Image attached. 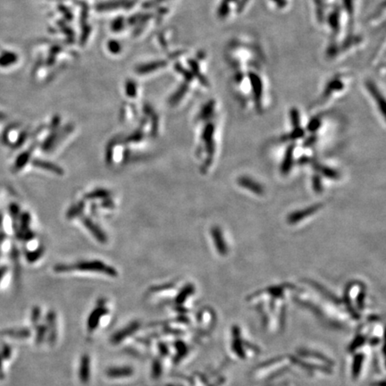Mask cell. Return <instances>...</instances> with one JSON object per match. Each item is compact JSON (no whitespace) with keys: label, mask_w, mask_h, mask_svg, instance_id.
Returning a JSON list of instances; mask_svg holds the SVG:
<instances>
[{"label":"cell","mask_w":386,"mask_h":386,"mask_svg":"<svg viewBox=\"0 0 386 386\" xmlns=\"http://www.w3.org/2000/svg\"><path fill=\"white\" fill-rule=\"evenodd\" d=\"M78 269L82 270H91V271H98L100 273H105L110 275H115V270L113 268H109L106 266L104 263L99 261H90V262L79 263L76 266Z\"/></svg>","instance_id":"1"},{"label":"cell","mask_w":386,"mask_h":386,"mask_svg":"<svg viewBox=\"0 0 386 386\" xmlns=\"http://www.w3.org/2000/svg\"><path fill=\"white\" fill-rule=\"evenodd\" d=\"M135 5L134 0H118V1H110L106 3H101L97 5L98 11L114 10L118 8H132Z\"/></svg>","instance_id":"2"},{"label":"cell","mask_w":386,"mask_h":386,"mask_svg":"<svg viewBox=\"0 0 386 386\" xmlns=\"http://www.w3.org/2000/svg\"><path fill=\"white\" fill-rule=\"evenodd\" d=\"M250 81L252 84L253 96L255 102L258 108H260L261 106V98H262L263 84L261 78L259 77L255 73H251L250 75Z\"/></svg>","instance_id":"3"},{"label":"cell","mask_w":386,"mask_h":386,"mask_svg":"<svg viewBox=\"0 0 386 386\" xmlns=\"http://www.w3.org/2000/svg\"><path fill=\"white\" fill-rule=\"evenodd\" d=\"M214 130L215 129L213 124H207L202 134V139L205 141L206 152L209 157L208 159H212V156L214 155V139H213Z\"/></svg>","instance_id":"4"},{"label":"cell","mask_w":386,"mask_h":386,"mask_svg":"<svg viewBox=\"0 0 386 386\" xmlns=\"http://www.w3.org/2000/svg\"><path fill=\"white\" fill-rule=\"evenodd\" d=\"M366 88H367L368 92L370 93L371 95L374 97L376 103L378 105V107L380 108L382 114L385 115V113H386V111H385V109H386V101H385L384 97L380 94V91H378L376 84L373 82H367L366 83Z\"/></svg>","instance_id":"5"},{"label":"cell","mask_w":386,"mask_h":386,"mask_svg":"<svg viewBox=\"0 0 386 386\" xmlns=\"http://www.w3.org/2000/svg\"><path fill=\"white\" fill-rule=\"evenodd\" d=\"M212 238L216 244L217 251L221 255H226L227 253V246L226 242L224 240V237L222 234L221 231L219 230L218 227H213L211 231Z\"/></svg>","instance_id":"6"},{"label":"cell","mask_w":386,"mask_h":386,"mask_svg":"<svg viewBox=\"0 0 386 386\" xmlns=\"http://www.w3.org/2000/svg\"><path fill=\"white\" fill-rule=\"evenodd\" d=\"M319 205H318V206H310V207H308V208H306V209H304V210L295 212V213L292 214L291 216H289V222L292 223V224L297 223V222L301 220V219H303L305 217L312 215L315 212L318 211V208H319Z\"/></svg>","instance_id":"7"},{"label":"cell","mask_w":386,"mask_h":386,"mask_svg":"<svg viewBox=\"0 0 386 386\" xmlns=\"http://www.w3.org/2000/svg\"><path fill=\"white\" fill-rule=\"evenodd\" d=\"M239 183L240 185L246 188L248 190L252 191L256 194L261 195L263 193V188L260 184H258L256 182L247 178V177H241L239 179Z\"/></svg>","instance_id":"8"},{"label":"cell","mask_w":386,"mask_h":386,"mask_svg":"<svg viewBox=\"0 0 386 386\" xmlns=\"http://www.w3.org/2000/svg\"><path fill=\"white\" fill-rule=\"evenodd\" d=\"M344 87V84L341 82V80H339L338 78H334L331 80L329 83H327L325 90H324V97L328 98L331 96L334 91H341Z\"/></svg>","instance_id":"9"},{"label":"cell","mask_w":386,"mask_h":386,"mask_svg":"<svg viewBox=\"0 0 386 386\" xmlns=\"http://www.w3.org/2000/svg\"><path fill=\"white\" fill-rule=\"evenodd\" d=\"M294 146L291 145L287 149V151L285 153V157L283 161V165H282V173L283 175H287L289 171L292 167L293 165V159H294Z\"/></svg>","instance_id":"10"},{"label":"cell","mask_w":386,"mask_h":386,"mask_svg":"<svg viewBox=\"0 0 386 386\" xmlns=\"http://www.w3.org/2000/svg\"><path fill=\"white\" fill-rule=\"evenodd\" d=\"M166 66V62L165 61H155V62L149 63L144 66H141L137 68V72L140 73V74H145V73H149V72H153L157 69H159L162 67Z\"/></svg>","instance_id":"11"},{"label":"cell","mask_w":386,"mask_h":386,"mask_svg":"<svg viewBox=\"0 0 386 386\" xmlns=\"http://www.w3.org/2000/svg\"><path fill=\"white\" fill-rule=\"evenodd\" d=\"M34 165H36L38 167H42L46 170H50L54 173H56L57 175H62L63 171L60 167H58L57 165L52 164V163H48V162H45V161H41V160H36L33 162Z\"/></svg>","instance_id":"12"},{"label":"cell","mask_w":386,"mask_h":386,"mask_svg":"<svg viewBox=\"0 0 386 386\" xmlns=\"http://www.w3.org/2000/svg\"><path fill=\"white\" fill-rule=\"evenodd\" d=\"M233 2H235V0H223L222 1L221 4L219 5V7H218V10H217L218 16L221 19H225L228 16V13L230 12V8H231L230 5Z\"/></svg>","instance_id":"13"},{"label":"cell","mask_w":386,"mask_h":386,"mask_svg":"<svg viewBox=\"0 0 386 386\" xmlns=\"http://www.w3.org/2000/svg\"><path fill=\"white\" fill-rule=\"evenodd\" d=\"M83 224L85 225V227H87L89 228V230L91 232L94 233L95 237H97L99 241H105L106 240V236H105L103 232H101L95 225H93L91 220H89L88 218H85V219H83Z\"/></svg>","instance_id":"14"},{"label":"cell","mask_w":386,"mask_h":386,"mask_svg":"<svg viewBox=\"0 0 386 386\" xmlns=\"http://www.w3.org/2000/svg\"><path fill=\"white\" fill-rule=\"evenodd\" d=\"M133 374V370L129 367H120V368H112L108 370V375L111 377H121V376H130Z\"/></svg>","instance_id":"15"},{"label":"cell","mask_w":386,"mask_h":386,"mask_svg":"<svg viewBox=\"0 0 386 386\" xmlns=\"http://www.w3.org/2000/svg\"><path fill=\"white\" fill-rule=\"evenodd\" d=\"M90 375V361L87 356L83 357L81 365V378L83 381H87Z\"/></svg>","instance_id":"16"},{"label":"cell","mask_w":386,"mask_h":386,"mask_svg":"<svg viewBox=\"0 0 386 386\" xmlns=\"http://www.w3.org/2000/svg\"><path fill=\"white\" fill-rule=\"evenodd\" d=\"M187 90H188V86H187L186 84L182 85V87H181L180 89L174 94V96L171 98L170 103L173 104V105L178 103V102L180 101L181 98L184 96V94H185L186 91H187Z\"/></svg>","instance_id":"17"},{"label":"cell","mask_w":386,"mask_h":386,"mask_svg":"<svg viewBox=\"0 0 386 386\" xmlns=\"http://www.w3.org/2000/svg\"><path fill=\"white\" fill-rule=\"evenodd\" d=\"M317 169L321 172L323 175H325L326 177H329V178H332V179H337L338 176H339L337 172H335V170L328 168V167H325V166L318 165V166H317Z\"/></svg>","instance_id":"18"},{"label":"cell","mask_w":386,"mask_h":386,"mask_svg":"<svg viewBox=\"0 0 386 386\" xmlns=\"http://www.w3.org/2000/svg\"><path fill=\"white\" fill-rule=\"evenodd\" d=\"M213 110H214V102L211 101V102L206 104L204 108L202 109V112L201 114V118H208L211 115V114L213 113Z\"/></svg>","instance_id":"19"},{"label":"cell","mask_w":386,"mask_h":386,"mask_svg":"<svg viewBox=\"0 0 386 386\" xmlns=\"http://www.w3.org/2000/svg\"><path fill=\"white\" fill-rule=\"evenodd\" d=\"M291 121L295 128H299V114L296 108L291 110Z\"/></svg>","instance_id":"20"},{"label":"cell","mask_w":386,"mask_h":386,"mask_svg":"<svg viewBox=\"0 0 386 386\" xmlns=\"http://www.w3.org/2000/svg\"><path fill=\"white\" fill-rule=\"evenodd\" d=\"M136 91H137V89H136V86H135V83H133V82H128L127 84H126L127 95L130 96V97H134L136 95Z\"/></svg>","instance_id":"21"},{"label":"cell","mask_w":386,"mask_h":386,"mask_svg":"<svg viewBox=\"0 0 386 386\" xmlns=\"http://www.w3.org/2000/svg\"><path fill=\"white\" fill-rule=\"evenodd\" d=\"M124 18H118L112 23V30L114 31H121L124 27Z\"/></svg>","instance_id":"22"},{"label":"cell","mask_w":386,"mask_h":386,"mask_svg":"<svg viewBox=\"0 0 386 386\" xmlns=\"http://www.w3.org/2000/svg\"><path fill=\"white\" fill-rule=\"evenodd\" d=\"M320 124V120L318 118H313L310 122H309V130L310 132H316L318 129L319 128Z\"/></svg>","instance_id":"23"},{"label":"cell","mask_w":386,"mask_h":386,"mask_svg":"<svg viewBox=\"0 0 386 386\" xmlns=\"http://www.w3.org/2000/svg\"><path fill=\"white\" fill-rule=\"evenodd\" d=\"M108 47H109V50H110V51L112 52V53H114V54H116V53L120 52L121 45L119 44L118 42L112 41V42H109Z\"/></svg>","instance_id":"24"},{"label":"cell","mask_w":386,"mask_h":386,"mask_svg":"<svg viewBox=\"0 0 386 386\" xmlns=\"http://www.w3.org/2000/svg\"><path fill=\"white\" fill-rule=\"evenodd\" d=\"M313 186H314L315 191H320L322 190V183L318 176H316L313 178Z\"/></svg>","instance_id":"25"},{"label":"cell","mask_w":386,"mask_h":386,"mask_svg":"<svg viewBox=\"0 0 386 386\" xmlns=\"http://www.w3.org/2000/svg\"><path fill=\"white\" fill-rule=\"evenodd\" d=\"M164 1H165V0H151L150 2L145 3L144 6L146 8H150V7L155 6V5H159L161 3H163Z\"/></svg>","instance_id":"26"},{"label":"cell","mask_w":386,"mask_h":386,"mask_svg":"<svg viewBox=\"0 0 386 386\" xmlns=\"http://www.w3.org/2000/svg\"><path fill=\"white\" fill-rule=\"evenodd\" d=\"M273 1L276 5H279V6H282V7L287 5V1L286 0H273Z\"/></svg>","instance_id":"27"}]
</instances>
